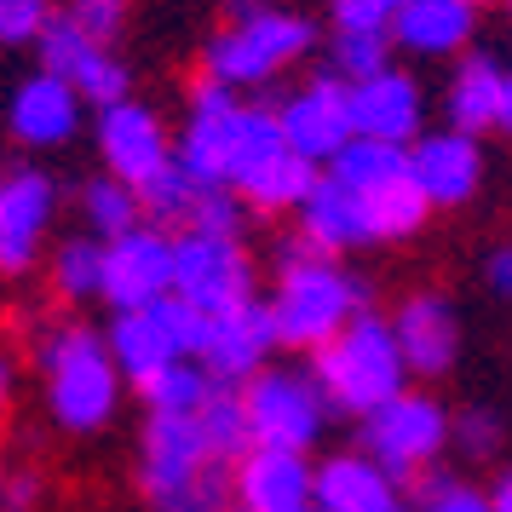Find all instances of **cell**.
Returning a JSON list of instances; mask_svg holds the SVG:
<instances>
[{"label": "cell", "mask_w": 512, "mask_h": 512, "mask_svg": "<svg viewBox=\"0 0 512 512\" xmlns=\"http://www.w3.org/2000/svg\"><path fill=\"white\" fill-rule=\"evenodd\" d=\"M317 507V466L300 449H265L259 443L236 466V512H311Z\"/></svg>", "instance_id": "obj_21"}, {"label": "cell", "mask_w": 512, "mask_h": 512, "mask_svg": "<svg viewBox=\"0 0 512 512\" xmlns=\"http://www.w3.org/2000/svg\"><path fill=\"white\" fill-rule=\"evenodd\" d=\"M392 29H334L328 35V75H340L346 87L369 81V75L392 70Z\"/></svg>", "instance_id": "obj_30"}, {"label": "cell", "mask_w": 512, "mask_h": 512, "mask_svg": "<svg viewBox=\"0 0 512 512\" xmlns=\"http://www.w3.org/2000/svg\"><path fill=\"white\" fill-rule=\"evenodd\" d=\"M420 512H495L489 507V489L478 484H461L455 472H426L420 478Z\"/></svg>", "instance_id": "obj_33"}, {"label": "cell", "mask_w": 512, "mask_h": 512, "mask_svg": "<svg viewBox=\"0 0 512 512\" xmlns=\"http://www.w3.org/2000/svg\"><path fill=\"white\" fill-rule=\"evenodd\" d=\"M104 340H110V357H116L121 380L144 392L156 374H167L173 363H185L190 351L173 340V328L162 323V311L156 305H144V311H116L110 328H104Z\"/></svg>", "instance_id": "obj_22"}, {"label": "cell", "mask_w": 512, "mask_h": 512, "mask_svg": "<svg viewBox=\"0 0 512 512\" xmlns=\"http://www.w3.org/2000/svg\"><path fill=\"white\" fill-rule=\"evenodd\" d=\"M466 6H478V12H484V6H507V0H466Z\"/></svg>", "instance_id": "obj_42"}, {"label": "cell", "mask_w": 512, "mask_h": 512, "mask_svg": "<svg viewBox=\"0 0 512 512\" xmlns=\"http://www.w3.org/2000/svg\"><path fill=\"white\" fill-rule=\"evenodd\" d=\"M363 449L386 466L392 478L432 472L443 449H455V415L432 392H403L380 415L363 420Z\"/></svg>", "instance_id": "obj_6"}, {"label": "cell", "mask_w": 512, "mask_h": 512, "mask_svg": "<svg viewBox=\"0 0 512 512\" xmlns=\"http://www.w3.org/2000/svg\"><path fill=\"white\" fill-rule=\"evenodd\" d=\"M392 334L397 346H403V363L409 374L420 380H438V374L455 369V357H461V317H455V305L432 294V288H420L409 300L392 311Z\"/></svg>", "instance_id": "obj_20"}, {"label": "cell", "mask_w": 512, "mask_h": 512, "mask_svg": "<svg viewBox=\"0 0 512 512\" xmlns=\"http://www.w3.org/2000/svg\"><path fill=\"white\" fill-rule=\"evenodd\" d=\"M58 219V179L47 167H6L0 179V271L24 277Z\"/></svg>", "instance_id": "obj_14"}, {"label": "cell", "mask_w": 512, "mask_h": 512, "mask_svg": "<svg viewBox=\"0 0 512 512\" xmlns=\"http://www.w3.org/2000/svg\"><path fill=\"white\" fill-rule=\"evenodd\" d=\"M81 225H87V236H98V242H116V236L139 231L144 225V196L133 185H121L116 173H93L87 185H81Z\"/></svg>", "instance_id": "obj_29"}, {"label": "cell", "mask_w": 512, "mask_h": 512, "mask_svg": "<svg viewBox=\"0 0 512 512\" xmlns=\"http://www.w3.org/2000/svg\"><path fill=\"white\" fill-rule=\"evenodd\" d=\"M242 397H248L254 443H265V449H300L305 455L334 415L311 369H265L242 386Z\"/></svg>", "instance_id": "obj_7"}, {"label": "cell", "mask_w": 512, "mask_h": 512, "mask_svg": "<svg viewBox=\"0 0 512 512\" xmlns=\"http://www.w3.org/2000/svg\"><path fill=\"white\" fill-rule=\"evenodd\" d=\"M277 346H282V334H277V317H271V300H242L231 311H213L208 317L196 363L219 386H248L254 374L271 369V351Z\"/></svg>", "instance_id": "obj_11"}, {"label": "cell", "mask_w": 512, "mask_h": 512, "mask_svg": "<svg viewBox=\"0 0 512 512\" xmlns=\"http://www.w3.org/2000/svg\"><path fill=\"white\" fill-rule=\"evenodd\" d=\"M35 52H41V70H52L58 81H70L93 110H110L121 98H133L127 93V64L116 58V47L98 41V35H87L70 12L52 18V29L35 41Z\"/></svg>", "instance_id": "obj_12"}, {"label": "cell", "mask_w": 512, "mask_h": 512, "mask_svg": "<svg viewBox=\"0 0 512 512\" xmlns=\"http://www.w3.org/2000/svg\"><path fill=\"white\" fill-rule=\"evenodd\" d=\"M392 6H397V12H403V6H415V0H392Z\"/></svg>", "instance_id": "obj_43"}, {"label": "cell", "mask_w": 512, "mask_h": 512, "mask_svg": "<svg viewBox=\"0 0 512 512\" xmlns=\"http://www.w3.org/2000/svg\"><path fill=\"white\" fill-rule=\"evenodd\" d=\"M104 265H110V242H98V236H64L47 259L52 294L70 305L104 300Z\"/></svg>", "instance_id": "obj_28"}, {"label": "cell", "mask_w": 512, "mask_h": 512, "mask_svg": "<svg viewBox=\"0 0 512 512\" xmlns=\"http://www.w3.org/2000/svg\"><path fill=\"white\" fill-rule=\"evenodd\" d=\"M484 288H489L501 305H512V236L489 248V259H484Z\"/></svg>", "instance_id": "obj_39"}, {"label": "cell", "mask_w": 512, "mask_h": 512, "mask_svg": "<svg viewBox=\"0 0 512 512\" xmlns=\"http://www.w3.org/2000/svg\"><path fill=\"white\" fill-rule=\"evenodd\" d=\"M35 363H41L52 426H64L75 438H93V432H104L116 420L127 380H121L116 357H110V340L98 328H81V323L47 328Z\"/></svg>", "instance_id": "obj_1"}, {"label": "cell", "mask_w": 512, "mask_h": 512, "mask_svg": "<svg viewBox=\"0 0 512 512\" xmlns=\"http://www.w3.org/2000/svg\"><path fill=\"white\" fill-rule=\"evenodd\" d=\"M98 156H104V173H116L121 185H133L144 196L162 173H173L179 139H167L162 116L150 104L121 98L110 110H98Z\"/></svg>", "instance_id": "obj_10"}, {"label": "cell", "mask_w": 512, "mask_h": 512, "mask_svg": "<svg viewBox=\"0 0 512 512\" xmlns=\"http://www.w3.org/2000/svg\"><path fill=\"white\" fill-rule=\"evenodd\" d=\"M501 443H507V426H501L495 409L472 403V409L455 415V449H461L466 461H495V455H501Z\"/></svg>", "instance_id": "obj_34"}, {"label": "cell", "mask_w": 512, "mask_h": 512, "mask_svg": "<svg viewBox=\"0 0 512 512\" xmlns=\"http://www.w3.org/2000/svg\"><path fill=\"white\" fill-rule=\"evenodd\" d=\"M501 133L512 139V75H507V104H501Z\"/></svg>", "instance_id": "obj_41"}, {"label": "cell", "mask_w": 512, "mask_h": 512, "mask_svg": "<svg viewBox=\"0 0 512 512\" xmlns=\"http://www.w3.org/2000/svg\"><path fill=\"white\" fill-rule=\"evenodd\" d=\"M311 374L323 386L328 409L334 415H357V420L380 415L392 397L409 392V363H403V346L392 334V317H374V311H363L334 346L317 351Z\"/></svg>", "instance_id": "obj_3"}, {"label": "cell", "mask_w": 512, "mask_h": 512, "mask_svg": "<svg viewBox=\"0 0 512 512\" xmlns=\"http://www.w3.org/2000/svg\"><path fill=\"white\" fill-rule=\"evenodd\" d=\"M242 98L219 81H196L185 98V127H179V167L202 190H225V162H231V139H236V121H242Z\"/></svg>", "instance_id": "obj_15"}, {"label": "cell", "mask_w": 512, "mask_h": 512, "mask_svg": "<svg viewBox=\"0 0 512 512\" xmlns=\"http://www.w3.org/2000/svg\"><path fill=\"white\" fill-rule=\"evenodd\" d=\"M173 282H179L173 231L144 219L139 231L110 242V265H104V300H110V311H144V305L167 300Z\"/></svg>", "instance_id": "obj_13"}, {"label": "cell", "mask_w": 512, "mask_h": 512, "mask_svg": "<svg viewBox=\"0 0 512 512\" xmlns=\"http://www.w3.org/2000/svg\"><path fill=\"white\" fill-rule=\"evenodd\" d=\"M507 75L489 52H466L461 64L449 70V87H443V121L455 133H501V104H507Z\"/></svg>", "instance_id": "obj_23"}, {"label": "cell", "mask_w": 512, "mask_h": 512, "mask_svg": "<svg viewBox=\"0 0 512 512\" xmlns=\"http://www.w3.org/2000/svg\"><path fill=\"white\" fill-rule=\"evenodd\" d=\"M363 282L351 277L340 259H305L294 271L277 277V294H271V317H277V334L288 351H317L334 346L357 317H363Z\"/></svg>", "instance_id": "obj_5"}, {"label": "cell", "mask_w": 512, "mask_h": 512, "mask_svg": "<svg viewBox=\"0 0 512 512\" xmlns=\"http://www.w3.org/2000/svg\"><path fill=\"white\" fill-rule=\"evenodd\" d=\"M179 248V282L173 294L190 300L196 311H231V305L254 300V259L242 248V236L225 231H173Z\"/></svg>", "instance_id": "obj_9"}, {"label": "cell", "mask_w": 512, "mask_h": 512, "mask_svg": "<svg viewBox=\"0 0 512 512\" xmlns=\"http://www.w3.org/2000/svg\"><path fill=\"white\" fill-rule=\"evenodd\" d=\"M213 466H225L213 455V438L202 415H144L139 432V489L150 507L173 501L179 489H190L196 478H208Z\"/></svg>", "instance_id": "obj_8"}, {"label": "cell", "mask_w": 512, "mask_h": 512, "mask_svg": "<svg viewBox=\"0 0 512 512\" xmlns=\"http://www.w3.org/2000/svg\"><path fill=\"white\" fill-rule=\"evenodd\" d=\"M64 12H70L87 35H98V41H110V47H116L121 18H127V0H70Z\"/></svg>", "instance_id": "obj_36"}, {"label": "cell", "mask_w": 512, "mask_h": 512, "mask_svg": "<svg viewBox=\"0 0 512 512\" xmlns=\"http://www.w3.org/2000/svg\"><path fill=\"white\" fill-rule=\"evenodd\" d=\"M213 392H219V380L196 357H185V363H173L167 374H156L139 397H144V415H202Z\"/></svg>", "instance_id": "obj_31"}, {"label": "cell", "mask_w": 512, "mask_h": 512, "mask_svg": "<svg viewBox=\"0 0 512 512\" xmlns=\"http://www.w3.org/2000/svg\"><path fill=\"white\" fill-rule=\"evenodd\" d=\"M507 18H512V0H507Z\"/></svg>", "instance_id": "obj_44"}, {"label": "cell", "mask_w": 512, "mask_h": 512, "mask_svg": "<svg viewBox=\"0 0 512 512\" xmlns=\"http://www.w3.org/2000/svg\"><path fill=\"white\" fill-rule=\"evenodd\" d=\"M300 219V236L317 248V254L340 259L351 254V248H369V219H363V202L351 196V190H340L334 179H317V190L305 196V208L294 213Z\"/></svg>", "instance_id": "obj_26"}, {"label": "cell", "mask_w": 512, "mask_h": 512, "mask_svg": "<svg viewBox=\"0 0 512 512\" xmlns=\"http://www.w3.org/2000/svg\"><path fill=\"white\" fill-rule=\"evenodd\" d=\"M52 29V0H0V41L29 47Z\"/></svg>", "instance_id": "obj_35"}, {"label": "cell", "mask_w": 512, "mask_h": 512, "mask_svg": "<svg viewBox=\"0 0 512 512\" xmlns=\"http://www.w3.org/2000/svg\"><path fill=\"white\" fill-rule=\"evenodd\" d=\"M311 512H317V507H311Z\"/></svg>", "instance_id": "obj_46"}, {"label": "cell", "mask_w": 512, "mask_h": 512, "mask_svg": "<svg viewBox=\"0 0 512 512\" xmlns=\"http://www.w3.org/2000/svg\"><path fill=\"white\" fill-rule=\"evenodd\" d=\"M472 29H478V6H466V0H415V6H403L392 24V41L403 52H415V58H466L472 47Z\"/></svg>", "instance_id": "obj_25"}, {"label": "cell", "mask_w": 512, "mask_h": 512, "mask_svg": "<svg viewBox=\"0 0 512 512\" xmlns=\"http://www.w3.org/2000/svg\"><path fill=\"white\" fill-rule=\"evenodd\" d=\"M317 162H305L300 150L288 144L277 110L248 104L236 121L231 139V162H225V190H236L248 208L259 213H300L305 196L317 190Z\"/></svg>", "instance_id": "obj_4"}, {"label": "cell", "mask_w": 512, "mask_h": 512, "mask_svg": "<svg viewBox=\"0 0 512 512\" xmlns=\"http://www.w3.org/2000/svg\"><path fill=\"white\" fill-rule=\"evenodd\" d=\"M202 426H208L213 438V455L225 466H242L248 455H254V420H248V397H242V386H219V392L208 397V409H202Z\"/></svg>", "instance_id": "obj_32"}, {"label": "cell", "mask_w": 512, "mask_h": 512, "mask_svg": "<svg viewBox=\"0 0 512 512\" xmlns=\"http://www.w3.org/2000/svg\"><path fill=\"white\" fill-rule=\"evenodd\" d=\"M351 121H357V139L415 150L426 139V93H420L415 75H403V70L369 75V81L351 87Z\"/></svg>", "instance_id": "obj_19"}, {"label": "cell", "mask_w": 512, "mask_h": 512, "mask_svg": "<svg viewBox=\"0 0 512 512\" xmlns=\"http://www.w3.org/2000/svg\"><path fill=\"white\" fill-rule=\"evenodd\" d=\"M231 12L236 18L202 47V75L231 93L277 81L288 64H300L317 47V29L305 12H288L271 0H231Z\"/></svg>", "instance_id": "obj_2"}, {"label": "cell", "mask_w": 512, "mask_h": 512, "mask_svg": "<svg viewBox=\"0 0 512 512\" xmlns=\"http://www.w3.org/2000/svg\"><path fill=\"white\" fill-rule=\"evenodd\" d=\"M317 512H397V478L369 449L317 461Z\"/></svg>", "instance_id": "obj_24"}, {"label": "cell", "mask_w": 512, "mask_h": 512, "mask_svg": "<svg viewBox=\"0 0 512 512\" xmlns=\"http://www.w3.org/2000/svg\"><path fill=\"white\" fill-rule=\"evenodd\" d=\"M397 512H403V507H397Z\"/></svg>", "instance_id": "obj_45"}, {"label": "cell", "mask_w": 512, "mask_h": 512, "mask_svg": "<svg viewBox=\"0 0 512 512\" xmlns=\"http://www.w3.org/2000/svg\"><path fill=\"white\" fill-rule=\"evenodd\" d=\"M81 110L87 98L52 70H29L12 93H6V133L24 150H64L81 133Z\"/></svg>", "instance_id": "obj_17"}, {"label": "cell", "mask_w": 512, "mask_h": 512, "mask_svg": "<svg viewBox=\"0 0 512 512\" xmlns=\"http://www.w3.org/2000/svg\"><path fill=\"white\" fill-rule=\"evenodd\" d=\"M0 507H6V512H35V507H41V472L12 466V472H6V484H0Z\"/></svg>", "instance_id": "obj_38"}, {"label": "cell", "mask_w": 512, "mask_h": 512, "mask_svg": "<svg viewBox=\"0 0 512 512\" xmlns=\"http://www.w3.org/2000/svg\"><path fill=\"white\" fill-rule=\"evenodd\" d=\"M277 116H282L288 144L300 150L305 162H317V167H328L351 139H357V121H351V87L340 81V75H311L305 87H294V93L277 104Z\"/></svg>", "instance_id": "obj_16"}, {"label": "cell", "mask_w": 512, "mask_h": 512, "mask_svg": "<svg viewBox=\"0 0 512 512\" xmlns=\"http://www.w3.org/2000/svg\"><path fill=\"white\" fill-rule=\"evenodd\" d=\"M328 18L334 29H392L397 6L392 0H328Z\"/></svg>", "instance_id": "obj_37"}, {"label": "cell", "mask_w": 512, "mask_h": 512, "mask_svg": "<svg viewBox=\"0 0 512 512\" xmlns=\"http://www.w3.org/2000/svg\"><path fill=\"white\" fill-rule=\"evenodd\" d=\"M489 507L512 512V466H501V472H495V484H489Z\"/></svg>", "instance_id": "obj_40"}, {"label": "cell", "mask_w": 512, "mask_h": 512, "mask_svg": "<svg viewBox=\"0 0 512 512\" xmlns=\"http://www.w3.org/2000/svg\"><path fill=\"white\" fill-rule=\"evenodd\" d=\"M328 179L351 196H369V190H386L397 179H409L415 167H409V150H397V144H380V139H351L334 162L323 167Z\"/></svg>", "instance_id": "obj_27"}, {"label": "cell", "mask_w": 512, "mask_h": 512, "mask_svg": "<svg viewBox=\"0 0 512 512\" xmlns=\"http://www.w3.org/2000/svg\"><path fill=\"white\" fill-rule=\"evenodd\" d=\"M409 167H415V185L432 208H466L478 202V190L489 179L484 162V139L472 133H455V127H438L409 150Z\"/></svg>", "instance_id": "obj_18"}]
</instances>
